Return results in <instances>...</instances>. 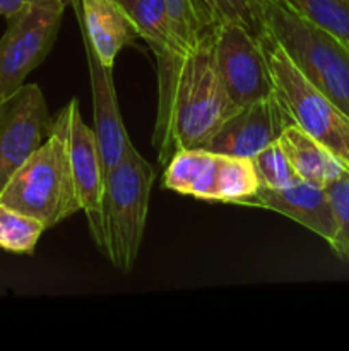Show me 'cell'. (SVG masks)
Here are the masks:
<instances>
[{"label": "cell", "instance_id": "26", "mask_svg": "<svg viewBox=\"0 0 349 351\" xmlns=\"http://www.w3.org/2000/svg\"><path fill=\"white\" fill-rule=\"evenodd\" d=\"M118 2H120V3H123V2H125V0H118Z\"/></svg>", "mask_w": 349, "mask_h": 351}, {"label": "cell", "instance_id": "10", "mask_svg": "<svg viewBox=\"0 0 349 351\" xmlns=\"http://www.w3.org/2000/svg\"><path fill=\"white\" fill-rule=\"evenodd\" d=\"M286 120L274 95L240 106L222 122L205 149L228 156L253 158L279 139Z\"/></svg>", "mask_w": 349, "mask_h": 351}, {"label": "cell", "instance_id": "23", "mask_svg": "<svg viewBox=\"0 0 349 351\" xmlns=\"http://www.w3.org/2000/svg\"><path fill=\"white\" fill-rule=\"evenodd\" d=\"M252 160L259 175L260 187L283 189L300 180L277 141L260 151Z\"/></svg>", "mask_w": 349, "mask_h": 351}, {"label": "cell", "instance_id": "25", "mask_svg": "<svg viewBox=\"0 0 349 351\" xmlns=\"http://www.w3.org/2000/svg\"><path fill=\"white\" fill-rule=\"evenodd\" d=\"M24 2L31 3V2H62V3H67L68 5V0H24Z\"/></svg>", "mask_w": 349, "mask_h": 351}, {"label": "cell", "instance_id": "6", "mask_svg": "<svg viewBox=\"0 0 349 351\" xmlns=\"http://www.w3.org/2000/svg\"><path fill=\"white\" fill-rule=\"evenodd\" d=\"M67 3L24 2L0 38V105L24 86L53 48Z\"/></svg>", "mask_w": 349, "mask_h": 351}, {"label": "cell", "instance_id": "1", "mask_svg": "<svg viewBox=\"0 0 349 351\" xmlns=\"http://www.w3.org/2000/svg\"><path fill=\"white\" fill-rule=\"evenodd\" d=\"M212 29L187 51L154 53L157 112L153 146L166 167L180 149L205 147L238 106L229 99L214 62Z\"/></svg>", "mask_w": 349, "mask_h": 351}, {"label": "cell", "instance_id": "5", "mask_svg": "<svg viewBox=\"0 0 349 351\" xmlns=\"http://www.w3.org/2000/svg\"><path fill=\"white\" fill-rule=\"evenodd\" d=\"M260 43L269 64L274 96L286 119L327 147L349 171L348 117L305 77L269 33L260 38Z\"/></svg>", "mask_w": 349, "mask_h": 351}, {"label": "cell", "instance_id": "17", "mask_svg": "<svg viewBox=\"0 0 349 351\" xmlns=\"http://www.w3.org/2000/svg\"><path fill=\"white\" fill-rule=\"evenodd\" d=\"M259 187L260 180L252 158L221 154L216 202L243 204V201L255 194Z\"/></svg>", "mask_w": 349, "mask_h": 351}, {"label": "cell", "instance_id": "15", "mask_svg": "<svg viewBox=\"0 0 349 351\" xmlns=\"http://www.w3.org/2000/svg\"><path fill=\"white\" fill-rule=\"evenodd\" d=\"M277 143L286 154L294 173L301 180L327 187L328 184L337 180L344 171H348L327 147L322 146L317 139L308 136L305 130H301L296 123L289 120L284 123Z\"/></svg>", "mask_w": 349, "mask_h": 351}, {"label": "cell", "instance_id": "22", "mask_svg": "<svg viewBox=\"0 0 349 351\" xmlns=\"http://www.w3.org/2000/svg\"><path fill=\"white\" fill-rule=\"evenodd\" d=\"M325 189L331 197L337 223L335 235L328 245L339 259L349 263V171H344L337 180L328 184Z\"/></svg>", "mask_w": 349, "mask_h": 351}, {"label": "cell", "instance_id": "7", "mask_svg": "<svg viewBox=\"0 0 349 351\" xmlns=\"http://www.w3.org/2000/svg\"><path fill=\"white\" fill-rule=\"evenodd\" d=\"M214 62L222 86L235 106H245L274 95L262 43L236 23H218L212 29Z\"/></svg>", "mask_w": 349, "mask_h": 351}, {"label": "cell", "instance_id": "16", "mask_svg": "<svg viewBox=\"0 0 349 351\" xmlns=\"http://www.w3.org/2000/svg\"><path fill=\"white\" fill-rule=\"evenodd\" d=\"M122 5L129 12L139 38L149 45L153 53L171 50L183 51L178 47L171 31L164 0H125Z\"/></svg>", "mask_w": 349, "mask_h": 351}, {"label": "cell", "instance_id": "20", "mask_svg": "<svg viewBox=\"0 0 349 351\" xmlns=\"http://www.w3.org/2000/svg\"><path fill=\"white\" fill-rule=\"evenodd\" d=\"M44 230L48 228L40 219L0 204V249L33 256Z\"/></svg>", "mask_w": 349, "mask_h": 351}, {"label": "cell", "instance_id": "12", "mask_svg": "<svg viewBox=\"0 0 349 351\" xmlns=\"http://www.w3.org/2000/svg\"><path fill=\"white\" fill-rule=\"evenodd\" d=\"M242 206L263 208L279 213L300 223L301 226L313 232L327 243L334 239L335 230H337L327 189L301 180V178L283 189L259 187V191L245 199Z\"/></svg>", "mask_w": 349, "mask_h": 351}, {"label": "cell", "instance_id": "19", "mask_svg": "<svg viewBox=\"0 0 349 351\" xmlns=\"http://www.w3.org/2000/svg\"><path fill=\"white\" fill-rule=\"evenodd\" d=\"M164 2H166L173 36L183 51L194 47L214 26V19L204 0H164Z\"/></svg>", "mask_w": 349, "mask_h": 351}, {"label": "cell", "instance_id": "18", "mask_svg": "<svg viewBox=\"0 0 349 351\" xmlns=\"http://www.w3.org/2000/svg\"><path fill=\"white\" fill-rule=\"evenodd\" d=\"M349 48V0H277Z\"/></svg>", "mask_w": 349, "mask_h": 351}, {"label": "cell", "instance_id": "8", "mask_svg": "<svg viewBox=\"0 0 349 351\" xmlns=\"http://www.w3.org/2000/svg\"><path fill=\"white\" fill-rule=\"evenodd\" d=\"M50 130H55L65 139L81 209L86 213L94 243L99 245L106 171L94 129L84 122L79 101L74 98L58 110L57 115L51 117Z\"/></svg>", "mask_w": 349, "mask_h": 351}, {"label": "cell", "instance_id": "11", "mask_svg": "<svg viewBox=\"0 0 349 351\" xmlns=\"http://www.w3.org/2000/svg\"><path fill=\"white\" fill-rule=\"evenodd\" d=\"M81 36L84 43L86 60H88L89 81H91L92 119H94L92 129H94L99 151H101L105 171L108 173L123 160L132 143H130L129 134L123 125L122 113H120L115 82H113V67L106 65L99 58L88 34L81 31Z\"/></svg>", "mask_w": 349, "mask_h": 351}, {"label": "cell", "instance_id": "9", "mask_svg": "<svg viewBox=\"0 0 349 351\" xmlns=\"http://www.w3.org/2000/svg\"><path fill=\"white\" fill-rule=\"evenodd\" d=\"M51 117L38 84H24L0 105V192L43 144Z\"/></svg>", "mask_w": 349, "mask_h": 351}, {"label": "cell", "instance_id": "24", "mask_svg": "<svg viewBox=\"0 0 349 351\" xmlns=\"http://www.w3.org/2000/svg\"><path fill=\"white\" fill-rule=\"evenodd\" d=\"M23 3L24 0H0V16H3L7 19L14 12H17L23 7Z\"/></svg>", "mask_w": 349, "mask_h": 351}, {"label": "cell", "instance_id": "21", "mask_svg": "<svg viewBox=\"0 0 349 351\" xmlns=\"http://www.w3.org/2000/svg\"><path fill=\"white\" fill-rule=\"evenodd\" d=\"M214 24L236 23L260 38L267 33L263 0H204Z\"/></svg>", "mask_w": 349, "mask_h": 351}, {"label": "cell", "instance_id": "4", "mask_svg": "<svg viewBox=\"0 0 349 351\" xmlns=\"http://www.w3.org/2000/svg\"><path fill=\"white\" fill-rule=\"evenodd\" d=\"M0 204L29 215L53 228L82 211L65 139L55 130L17 168L3 191Z\"/></svg>", "mask_w": 349, "mask_h": 351}, {"label": "cell", "instance_id": "14", "mask_svg": "<svg viewBox=\"0 0 349 351\" xmlns=\"http://www.w3.org/2000/svg\"><path fill=\"white\" fill-rule=\"evenodd\" d=\"M219 161L221 154L205 147L177 151L164 167V189L198 201L216 202Z\"/></svg>", "mask_w": 349, "mask_h": 351}, {"label": "cell", "instance_id": "2", "mask_svg": "<svg viewBox=\"0 0 349 351\" xmlns=\"http://www.w3.org/2000/svg\"><path fill=\"white\" fill-rule=\"evenodd\" d=\"M156 171L130 144L125 156L106 173L99 250L123 273H130L146 232Z\"/></svg>", "mask_w": 349, "mask_h": 351}, {"label": "cell", "instance_id": "3", "mask_svg": "<svg viewBox=\"0 0 349 351\" xmlns=\"http://www.w3.org/2000/svg\"><path fill=\"white\" fill-rule=\"evenodd\" d=\"M263 19L305 77L349 119V48L277 0H263Z\"/></svg>", "mask_w": 349, "mask_h": 351}, {"label": "cell", "instance_id": "13", "mask_svg": "<svg viewBox=\"0 0 349 351\" xmlns=\"http://www.w3.org/2000/svg\"><path fill=\"white\" fill-rule=\"evenodd\" d=\"M77 17L79 29L89 36L99 58L113 67L127 45L139 38L129 12L118 0H68Z\"/></svg>", "mask_w": 349, "mask_h": 351}]
</instances>
